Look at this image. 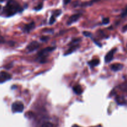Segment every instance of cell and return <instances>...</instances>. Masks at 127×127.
<instances>
[{
  "label": "cell",
  "mask_w": 127,
  "mask_h": 127,
  "mask_svg": "<svg viewBox=\"0 0 127 127\" xmlns=\"http://www.w3.org/2000/svg\"><path fill=\"white\" fill-rule=\"evenodd\" d=\"M22 10L20 5L14 0H9L3 8V13L7 17L13 16Z\"/></svg>",
  "instance_id": "obj_1"
},
{
  "label": "cell",
  "mask_w": 127,
  "mask_h": 127,
  "mask_svg": "<svg viewBox=\"0 0 127 127\" xmlns=\"http://www.w3.org/2000/svg\"><path fill=\"white\" fill-rule=\"evenodd\" d=\"M55 48V47H47V48H44V49L42 50L41 51H40L38 53V58L37 59L38 60L40 63H45L46 60V58L48 56V53L52 52V51H53Z\"/></svg>",
  "instance_id": "obj_2"
},
{
  "label": "cell",
  "mask_w": 127,
  "mask_h": 127,
  "mask_svg": "<svg viewBox=\"0 0 127 127\" xmlns=\"http://www.w3.org/2000/svg\"><path fill=\"white\" fill-rule=\"evenodd\" d=\"M11 109H12V111L14 113L22 112L24 109V106L21 102L16 101L12 104Z\"/></svg>",
  "instance_id": "obj_3"
},
{
  "label": "cell",
  "mask_w": 127,
  "mask_h": 127,
  "mask_svg": "<svg viewBox=\"0 0 127 127\" xmlns=\"http://www.w3.org/2000/svg\"><path fill=\"white\" fill-rule=\"evenodd\" d=\"M40 47V45L38 43V42H37V41H32V42L29 43V44L27 45V50H28V52H32L33 51L36 50L37 49H38Z\"/></svg>",
  "instance_id": "obj_4"
},
{
  "label": "cell",
  "mask_w": 127,
  "mask_h": 127,
  "mask_svg": "<svg viewBox=\"0 0 127 127\" xmlns=\"http://www.w3.org/2000/svg\"><path fill=\"white\" fill-rule=\"evenodd\" d=\"M11 78V74L5 71L0 72V83H2L7 80H9Z\"/></svg>",
  "instance_id": "obj_5"
},
{
  "label": "cell",
  "mask_w": 127,
  "mask_h": 127,
  "mask_svg": "<svg viewBox=\"0 0 127 127\" xmlns=\"http://www.w3.org/2000/svg\"><path fill=\"white\" fill-rule=\"evenodd\" d=\"M116 51V48H114V49H112L110 51H109V52L107 53L106 55H105V62H106V63H109V62H110L112 60L113 57H114V55Z\"/></svg>",
  "instance_id": "obj_6"
},
{
  "label": "cell",
  "mask_w": 127,
  "mask_h": 127,
  "mask_svg": "<svg viewBox=\"0 0 127 127\" xmlns=\"http://www.w3.org/2000/svg\"><path fill=\"white\" fill-rule=\"evenodd\" d=\"M81 14H73L68 19V22H67V24L68 25H71L74 22H76L79 18H80Z\"/></svg>",
  "instance_id": "obj_7"
},
{
  "label": "cell",
  "mask_w": 127,
  "mask_h": 127,
  "mask_svg": "<svg viewBox=\"0 0 127 127\" xmlns=\"http://www.w3.org/2000/svg\"><path fill=\"white\" fill-rule=\"evenodd\" d=\"M35 27V22H32L31 23L28 24H26V26L24 27L23 30L25 32H27V33H29V32H31V30L33 29Z\"/></svg>",
  "instance_id": "obj_8"
},
{
  "label": "cell",
  "mask_w": 127,
  "mask_h": 127,
  "mask_svg": "<svg viewBox=\"0 0 127 127\" xmlns=\"http://www.w3.org/2000/svg\"><path fill=\"white\" fill-rule=\"evenodd\" d=\"M124 68V65L120 63H115V64H112L110 68L114 71H118L121 70Z\"/></svg>",
  "instance_id": "obj_9"
},
{
  "label": "cell",
  "mask_w": 127,
  "mask_h": 127,
  "mask_svg": "<svg viewBox=\"0 0 127 127\" xmlns=\"http://www.w3.org/2000/svg\"><path fill=\"white\" fill-rule=\"evenodd\" d=\"M73 91L77 95H81L83 93V89H82V88L81 87V86L79 85H76L73 87Z\"/></svg>",
  "instance_id": "obj_10"
},
{
  "label": "cell",
  "mask_w": 127,
  "mask_h": 127,
  "mask_svg": "<svg viewBox=\"0 0 127 127\" xmlns=\"http://www.w3.org/2000/svg\"><path fill=\"white\" fill-rule=\"evenodd\" d=\"M79 47V46L77 44L71 45V47L69 48V49H68V50L66 52L65 54L64 55H69V54H70V53H73V52H74V51H75Z\"/></svg>",
  "instance_id": "obj_11"
},
{
  "label": "cell",
  "mask_w": 127,
  "mask_h": 127,
  "mask_svg": "<svg viewBox=\"0 0 127 127\" xmlns=\"http://www.w3.org/2000/svg\"><path fill=\"white\" fill-rule=\"evenodd\" d=\"M99 62H99V60L98 59H94L88 62V64H89L91 68H93V67H95L96 66H97L98 64H99Z\"/></svg>",
  "instance_id": "obj_12"
},
{
  "label": "cell",
  "mask_w": 127,
  "mask_h": 127,
  "mask_svg": "<svg viewBox=\"0 0 127 127\" xmlns=\"http://www.w3.org/2000/svg\"><path fill=\"white\" fill-rule=\"evenodd\" d=\"M98 1H99V0H91V1H90L89 2H84V3H82L81 4V6H91V5L93 4V3H94V2H97Z\"/></svg>",
  "instance_id": "obj_13"
},
{
  "label": "cell",
  "mask_w": 127,
  "mask_h": 127,
  "mask_svg": "<svg viewBox=\"0 0 127 127\" xmlns=\"http://www.w3.org/2000/svg\"><path fill=\"white\" fill-rule=\"evenodd\" d=\"M61 13H62V11H61V10H57V11H54V12L53 13V15H52V16H54L55 17H58V16H60V15L61 14Z\"/></svg>",
  "instance_id": "obj_14"
},
{
  "label": "cell",
  "mask_w": 127,
  "mask_h": 127,
  "mask_svg": "<svg viewBox=\"0 0 127 127\" xmlns=\"http://www.w3.org/2000/svg\"><path fill=\"white\" fill-rule=\"evenodd\" d=\"M127 16V6H126V7L124 9V11H122V12L121 14L122 17H126Z\"/></svg>",
  "instance_id": "obj_15"
},
{
  "label": "cell",
  "mask_w": 127,
  "mask_h": 127,
  "mask_svg": "<svg viewBox=\"0 0 127 127\" xmlns=\"http://www.w3.org/2000/svg\"><path fill=\"white\" fill-rule=\"evenodd\" d=\"M42 127H53V124H51V123L46 122V123H45V124H43Z\"/></svg>",
  "instance_id": "obj_16"
},
{
  "label": "cell",
  "mask_w": 127,
  "mask_h": 127,
  "mask_svg": "<svg viewBox=\"0 0 127 127\" xmlns=\"http://www.w3.org/2000/svg\"><path fill=\"white\" fill-rule=\"evenodd\" d=\"M42 7H43V4L40 3V4H38V6H36V7L34 8V9L36 10V11H38V10H40L42 8Z\"/></svg>",
  "instance_id": "obj_17"
},
{
  "label": "cell",
  "mask_w": 127,
  "mask_h": 127,
  "mask_svg": "<svg viewBox=\"0 0 127 127\" xmlns=\"http://www.w3.org/2000/svg\"><path fill=\"white\" fill-rule=\"evenodd\" d=\"M55 18L53 16H52V17H50V24H52L54 23L55 22Z\"/></svg>",
  "instance_id": "obj_18"
},
{
  "label": "cell",
  "mask_w": 127,
  "mask_h": 127,
  "mask_svg": "<svg viewBox=\"0 0 127 127\" xmlns=\"http://www.w3.org/2000/svg\"><path fill=\"white\" fill-rule=\"evenodd\" d=\"M49 39V37H47V36H42V37H40V40L43 42H46Z\"/></svg>",
  "instance_id": "obj_19"
},
{
  "label": "cell",
  "mask_w": 127,
  "mask_h": 127,
  "mask_svg": "<svg viewBox=\"0 0 127 127\" xmlns=\"http://www.w3.org/2000/svg\"><path fill=\"white\" fill-rule=\"evenodd\" d=\"M83 33L86 37H91V33L89 32H87V31H84V32H83Z\"/></svg>",
  "instance_id": "obj_20"
},
{
  "label": "cell",
  "mask_w": 127,
  "mask_h": 127,
  "mask_svg": "<svg viewBox=\"0 0 127 127\" xmlns=\"http://www.w3.org/2000/svg\"><path fill=\"white\" fill-rule=\"evenodd\" d=\"M109 18H104L103 19V21H102V22L103 24H107L108 23H109Z\"/></svg>",
  "instance_id": "obj_21"
},
{
  "label": "cell",
  "mask_w": 127,
  "mask_h": 127,
  "mask_svg": "<svg viewBox=\"0 0 127 127\" xmlns=\"http://www.w3.org/2000/svg\"><path fill=\"white\" fill-rule=\"evenodd\" d=\"M71 0H63V3H64V4L66 5L68 4L69 2H70Z\"/></svg>",
  "instance_id": "obj_22"
},
{
  "label": "cell",
  "mask_w": 127,
  "mask_h": 127,
  "mask_svg": "<svg viewBox=\"0 0 127 127\" xmlns=\"http://www.w3.org/2000/svg\"><path fill=\"white\" fill-rule=\"evenodd\" d=\"M122 31L123 32H126V31H127V24L125 25V26L123 27Z\"/></svg>",
  "instance_id": "obj_23"
},
{
  "label": "cell",
  "mask_w": 127,
  "mask_h": 127,
  "mask_svg": "<svg viewBox=\"0 0 127 127\" xmlns=\"http://www.w3.org/2000/svg\"><path fill=\"white\" fill-rule=\"evenodd\" d=\"M9 1V0H0V2H4V1Z\"/></svg>",
  "instance_id": "obj_24"
},
{
  "label": "cell",
  "mask_w": 127,
  "mask_h": 127,
  "mask_svg": "<svg viewBox=\"0 0 127 127\" xmlns=\"http://www.w3.org/2000/svg\"><path fill=\"white\" fill-rule=\"evenodd\" d=\"M73 127H78V126H77V125H74Z\"/></svg>",
  "instance_id": "obj_25"
}]
</instances>
